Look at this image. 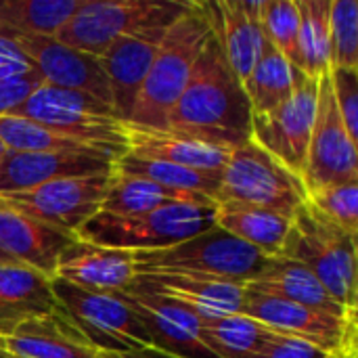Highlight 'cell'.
Instances as JSON below:
<instances>
[{"label": "cell", "mask_w": 358, "mask_h": 358, "mask_svg": "<svg viewBox=\"0 0 358 358\" xmlns=\"http://www.w3.org/2000/svg\"><path fill=\"white\" fill-rule=\"evenodd\" d=\"M214 34L233 73L243 82L264 48L260 0H220L206 4Z\"/></svg>", "instance_id": "obj_21"}, {"label": "cell", "mask_w": 358, "mask_h": 358, "mask_svg": "<svg viewBox=\"0 0 358 358\" xmlns=\"http://www.w3.org/2000/svg\"><path fill=\"white\" fill-rule=\"evenodd\" d=\"M0 348L19 358H96L99 350L65 317L61 306L44 317L21 323L0 338Z\"/></svg>", "instance_id": "obj_22"}, {"label": "cell", "mask_w": 358, "mask_h": 358, "mask_svg": "<svg viewBox=\"0 0 358 358\" xmlns=\"http://www.w3.org/2000/svg\"><path fill=\"white\" fill-rule=\"evenodd\" d=\"M134 262L136 275L149 271H176L250 283L264 271L268 258L214 224L172 248L134 252Z\"/></svg>", "instance_id": "obj_6"}, {"label": "cell", "mask_w": 358, "mask_h": 358, "mask_svg": "<svg viewBox=\"0 0 358 358\" xmlns=\"http://www.w3.org/2000/svg\"><path fill=\"white\" fill-rule=\"evenodd\" d=\"M275 334V329L243 313L199 319L201 342L220 358L256 357Z\"/></svg>", "instance_id": "obj_29"}, {"label": "cell", "mask_w": 358, "mask_h": 358, "mask_svg": "<svg viewBox=\"0 0 358 358\" xmlns=\"http://www.w3.org/2000/svg\"><path fill=\"white\" fill-rule=\"evenodd\" d=\"M130 285L168 298L193 310L199 319H203L216 315L243 313L248 283L197 275V273L149 271V273H138Z\"/></svg>", "instance_id": "obj_16"}, {"label": "cell", "mask_w": 358, "mask_h": 358, "mask_svg": "<svg viewBox=\"0 0 358 358\" xmlns=\"http://www.w3.org/2000/svg\"><path fill=\"white\" fill-rule=\"evenodd\" d=\"M115 296L138 317L151 346L172 358H220L199 338V317L155 294L128 285Z\"/></svg>", "instance_id": "obj_15"}, {"label": "cell", "mask_w": 358, "mask_h": 358, "mask_svg": "<svg viewBox=\"0 0 358 358\" xmlns=\"http://www.w3.org/2000/svg\"><path fill=\"white\" fill-rule=\"evenodd\" d=\"M57 308L59 302L48 277L25 266L0 264V338L10 336L21 323Z\"/></svg>", "instance_id": "obj_25"}, {"label": "cell", "mask_w": 358, "mask_h": 358, "mask_svg": "<svg viewBox=\"0 0 358 358\" xmlns=\"http://www.w3.org/2000/svg\"><path fill=\"white\" fill-rule=\"evenodd\" d=\"M331 92L348 136L358 138V69H331Z\"/></svg>", "instance_id": "obj_37"}, {"label": "cell", "mask_w": 358, "mask_h": 358, "mask_svg": "<svg viewBox=\"0 0 358 358\" xmlns=\"http://www.w3.org/2000/svg\"><path fill=\"white\" fill-rule=\"evenodd\" d=\"M252 292L264 294V296H275L287 302H296L306 308H315L334 317H348L350 313L344 308L325 287L323 283L300 262L289 260V258H268L264 271L245 285Z\"/></svg>", "instance_id": "obj_24"}, {"label": "cell", "mask_w": 358, "mask_h": 358, "mask_svg": "<svg viewBox=\"0 0 358 358\" xmlns=\"http://www.w3.org/2000/svg\"><path fill=\"white\" fill-rule=\"evenodd\" d=\"M243 315L260 321L262 325L304 340L327 355L357 358V313L340 319L315 308L300 306L275 296H264L245 287Z\"/></svg>", "instance_id": "obj_10"}, {"label": "cell", "mask_w": 358, "mask_h": 358, "mask_svg": "<svg viewBox=\"0 0 358 358\" xmlns=\"http://www.w3.org/2000/svg\"><path fill=\"white\" fill-rule=\"evenodd\" d=\"M306 195L327 185L358 182V149L348 136L334 101L329 71L319 78L317 113L306 166L300 174Z\"/></svg>", "instance_id": "obj_12"}, {"label": "cell", "mask_w": 358, "mask_h": 358, "mask_svg": "<svg viewBox=\"0 0 358 358\" xmlns=\"http://www.w3.org/2000/svg\"><path fill=\"white\" fill-rule=\"evenodd\" d=\"M358 67V2H329V71Z\"/></svg>", "instance_id": "obj_34"}, {"label": "cell", "mask_w": 358, "mask_h": 358, "mask_svg": "<svg viewBox=\"0 0 358 358\" xmlns=\"http://www.w3.org/2000/svg\"><path fill=\"white\" fill-rule=\"evenodd\" d=\"M216 227L256 248L262 256L277 258L289 233L292 216L235 201H216Z\"/></svg>", "instance_id": "obj_26"}, {"label": "cell", "mask_w": 358, "mask_h": 358, "mask_svg": "<svg viewBox=\"0 0 358 358\" xmlns=\"http://www.w3.org/2000/svg\"><path fill=\"white\" fill-rule=\"evenodd\" d=\"M300 13L298 52L300 71L308 78H321L329 71V2L296 0Z\"/></svg>", "instance_id": "obj_32"}, {"label": "cell", "mask_w": 358, "mask_h": 358, "mask_svg": "<svg viewBox=\"0 0 358 358\" xmlns=\"http://www.w3.org/2000/svg\"><path fill=\"white\" fill-rule=\"evenodd\" d=\"M329 355L319 350L317 346L304 342V340H298V338H292L287 334H275L273 340L252 358H327Z\"/></svg>", "instance_id": "obj_39"}, {"label": "cell", "mask_w": 358, "mask_h": 358, "mask_svg": "<svg viewBox=\"0 0 358 358\" xmlns=\"http://www.w3.org/2000/svg\"><path fill=\"white\" fill-rule=\"evenodd\" d=\"M0 358H19V357H15V355H10V352H6L4 348H0Z\"/></svg>", "instance_id": "obj_43"}, {"label": "cell", "mask_w": 358, "mask_h": 358, "mask_svg": "<svg viewBox=\"0 0 358 358\" xmlns=\"http://www.w3.org/2000/svg\"><path fill=\"white\" fill-rule=\"evenodd\" d=\"M306 78L298 67H294L268 40L256 61L252 73L241 82L245 96L252 107V115L268 113L285 103L296 86Z\"/></svg>", "instance_id": "obj_28"}, {"label": "cell", "mask_w": 358, "mask_h": 358, "mask_svg": "<svg viewBox=\"0 0 358 358\" xmlns=\"http://www.w3.org/2000/svg\"><path fill=\"white\" fill-rule=\"evenodd\" d=\"M50 285L65 317L99 352L126 355L153 348L138 317L115 294L86 292L59 277H52Z\"/></svg>", "instance_id": "obj_8"}, {"label": "cell", "mask_w": 358, "mask_h": 358, "mask_svg": "<svg viewBox=\"0 0 358 358\" xmlns=\"http://www.w3.org/2000/svg\"><path fill=\"white\" fill-rule=\"evenodd\" d=\"M115 172L147 178L151 182H157L168 189H178V191H189L197 195H206L216 201L220 180H222V170L220 172H206V170H193V168H182L174 164H164V162H153V159H143L134 157L128 151L115 159L113 164Z\"/></svg>", "instance_id": "obj_31"}, {"label": "cell", "mask_w": 358, "mask_h": 358, "mask_svg": "<svg viewBox=\"0 0 358 358\" xmlns=\"http://www.w3.org/2000/svg\"><path fill=\"white\" fill-rule=\"evenodd\" d=\"M42 84H44V80L36 69L15 73V76H8V78H0V117L10 115Z\"/></svg>", "instance_id": "obj_38"}, {"label": "cell", "mask_w": 358, "mask_h": 358, "mask_svg": "<svg viewBox=\"0 0 358 358\" xmlns=\"http://www.w3.org/2000/svg\"><path fill=\"white\" fill-rule=\"evenodd\" d=\"M10 115L31 120L65 138L109 155L113 162L128 151L126 124L113 107L86 92L42 84Z\"/></svg>", "instance_id": "obj_5"}, {"label": "cell", "mask_w": 358, "mask_h": 358, "mask_svg": "<svg viewBox=\"0 0 358 358\" xmlns=\"http://www.w3.org/2000/svg\"><path fill=\"white\" fill-rule=\"evenodd\" d=\"M327 358H344V357H338V355H329Z\"/></svg>", "instance_id": "obj_44"}, {"label": "cell", "mask_w": 358, "mask_h": 358, "mask_svg": "<svg viewBox=\"0 0 358 358\" xmlns=\"http://www.w3.org/2000/svg\"><path fill=\"white\" fill-rule=\"evenodd\" d=\"M162 4L159 0H82L55 40L101 57L111 42L143 27Z\"/></svg>", "instance_id": "obj_14"}, {"label": "cell", "mask_w": 358, "mask_h": 358, "mask_svg": "<svg viewBox=\"0 0 358 358\" xmlns=\"http://www.w3.org/2000/svg\"><path fill=\"white\" fill-rule=\"evenodd\" d=\"M168 203H216L214 199L189 191L168 189L147 178L111 170L101 212L113 216H141Z\"/></svg>", "instance_id": "obj_27"}, {"label": "cell", "mask_w": 358, "mask_h": 358, "mask_svg": "<svg viewBox=\"0 0 358 358\" xmlns=\"http://www.w3.org/2000/svg\"><path fill=\"white\" fill-rule=\"evenodd\" d=\"M96 358H172L155 348H143V350H136V352H126V355H103L99 352Z\"/></svg>", "instance_id": "obj_41"}, {"label": "cell", "mask_w": 358, "mask_h": 358, "mask_svg": "<svg viewBox=\"0 0 358 358\" xmlns=\"http://www.w3.org/2000/svg\"><path fill=\"white\" fill-rule=\"evenodd\" d=\"M113 159L90 153H19L6 151L0 166V195L23 193L61 178L96 176L113 170Z\"/></svg>", "instance_id": "obj_19"}, {"label": "cell", "mask_w": 358, "mask_h": 358, "mask_svg": "<svg viewBox=\"0 0 358 358\" xmlns=\"http://www.w3.org/2000/svg\"><path fill=\"white\" fill-rule=\"evenodd\" d=\"M308 203L346 233L358 235V182L315 189L308 193Z\"/></svg>", "instance_id": "obj_36"}, {"label": "cell", "mask_w": 358, "mask_h": 358, "mask_svg": "<svg viewBox=\"0 0 358 358\" xmlns=\"http://www.w3.org/2000/svg\"><path fill=\"white\" fill-rule=\"evenodd\" d=\"M109 176L111 172L61 178L23 193L0 195V203L50 229L76 237L80 227L88 222L96 212H101Z\"/></svg>", "instance_id": "obj_11"}, {"label": "cell", "mask_w": 358, "mask_h": 358, "mask_svg": "<svg viewBox=\"0 0 358 358\" xmlns=\"http://www.w3.org/2000/svg\"><path fill=\"white\" fill-rule=\"evenodd\" d=\"M308 195L298 174L289 172L252 138L231 151L216 201H235L294 216Z\"/></svg>", "instance_id": "obj_7"}, {"label": "cell", "mask_w": 358, "mask_h": 358, "mask_svg": "<svg viewBox=\"0 0 358 358\" xmlns=\"http://www.w3.org/2000/svg\"><path fill=\"white\" fill-rule=\"evenodd\" d=\"M260 23L264 38L294 65L300 69L298 31L300 13L296 0H260Z\"/></svg>", "instance_id": "obj_35"}, {"label": "cell", "mask_w": 358, "mask_h": 358, "mask_svg": "<svg viewBox=\"0 0 358 358\" xmlns=\"http://www.w3.org/2000/svg\"><path fill=\"white\" fill-rule=\"evenodd\" d=\"M73 239L0 203V264L25 266L52 279L61 252Z\"/></svg>", "instance_id": "obj_20"}, {"label": "cell", "mask_w": 358, "mask_h": 358, "mask_svg": "<svg viewBox=\"0 0 358 358\" xmlns=\"http://www.w3.org/2000/svg\"><path fill=\"white\" fill-rule=\"evenodd\" d=\"M82 0H0V29L13 38H55Z\"/></svg>", "instance_id": "obj_30"}, {"label": "cell", "mask_w": 358, "mask_h": 358, "mask_svg": "<svg viewBox=\"0 0 358 358\" xmlns=\"http://www.w3.org/2000/svg\"><path fill=\"white\" fill-rule=\"evenodd\" d=\"M17 42L31 61L34 69L42 76L44 84L63 90L86 92L111 105L109 80L99 57L69 48L55 38L19 36Z\"/></svg>", "instance_id": "obj_17"}, {"label": "cell", "mask_w": 358, "mask_h": 358, "mask_svg": "<svg viewBox=\"0 0 358 358\" xmlns=\"http://www.w3.org/2000/svg\"><path fill=\"white\" fill-rule=\"evenodd\" d=\"M281 258L304 264L348 310H357V237L317 212L308 199L292 216Z\"/></svg>", "instance_id": "obj_3"}, {"label": "cell", "mask_w": 358, "mask_h": 358, "mask_svg": "<svg viewBox=\"0 0 358 358\" xmlns=\"http://www.w3.org/2000/svg\"><path fill=\"white\" fill-rule=\"evenodd\" d=\"M214 224L216 203H168L141 216L96 212L76 237L115 250L155 252L191 239Z\"/></svg>", "instance_id": "obj_4"}, {"label": "cell", "mask_w": 358, "mask_h": 358, "mask_svg": "<svg viewBox=\"0 0 358 358\" xmlns=\"http://www.w3.org/2000/svg\"><path fill=\"white\" fill-rule=\"evenodd\" d=\"M317 90L319 78L306 76L277 109L252 115V141L298 176L306 166L317 113Z\"/></svg>", "instance_id": "obj_13"}, {"label": "cell", "mask_w": 358, "mask_h": 358, "mask_svg": "<svg viewBox=\"0 0 358 358\" xmlns=\"http://www.w3.org/2000/svg\"><path fill=\"white\" fill-rule=\"evenodd\" d=\"M212 36V19L206 2H189L182 15L168 27L159 50L141 86L128 126L166 130L168 115L182 94L193 67Z\"/></svg>", "instance_id": "obj_2"}, {"label": "cell", "mask_w": 358, "mask_h": 358, "mask_svg": "<svg viewBox=\"0 0 358 358\" xmlns=\"http://www.w3.org/2000/svg\"><path fill=\"white\" fill-rule=\"evenodd\" d=\"M166 130L227 149H235L252 138L250 101L241 80L224 59L214 27L189 84L168 115Z\"/></svg>", "instance_id": "obj_1"}, {"label": "cell", "mask_w": 358, "mask_h": 358, "mask_svg": "<svg viewBox=\"0 0 358 358\" xmlns=\"http://www.w3.org/2000/svg\"><path fill=\"white\" fill-rule=\"evenodd\" d=\"M55 277L96 294L126 289L136 277L134 252L73 239L59 256Z\"/></svg>", "instance_id": "obj_18"}, {"label": "cell", "mask_w": 358, "mask_h": 358, "mask_svg": "<svg viewBox=\"0 0 358 358\" xmlns=\"http://www.w3.org/2000/svg\"><path fill=\"white\" fill-rule=\"evenodd\" d=\"M29 69H34V65L27 59V55L21 50L17 38L0 29V78H8Z\"/></svg>", "instance_id": "obj_40"}, {"label": "cell", "mask_w": 358, "mask_h": 358, "mask_svg": "<svg viewBox=\"0 0 358 358\" xmlns=\"http://www.w3.org/2000/svg\"><path fill=\"white\" fill-rule=\"evenodd\" d=\"M126 141H128V153L134 157L174 164L193 170H206V172L224 170L233 151L227 147L191 141L170 130H147L128 124H126Z\"/></svg>", "instance_id": "obj_23"}, {"label": "cell", "mask_w": 358, "mask_h": 358, "mask_svg": "<svg viewBox=\"0 0 358 358\" xmlns=\"http://www.w3.org/2000/svg\"><path fill=\"white\" fill-rule=\"evenodd\" d=\"M0 141L4 143L8 151H19V153H90V155L109 157L96 149H90L82 143L65 138L19 115L0 117Z\"/></svg>", "instance_id": "obj_33"}, {"label": "cell", "mask_w": 358, "mask_h": 358, "mask_svg": "<svg viewBox=\"0 0 358 358\" xmlns=\"http://www.w3.org/2000/svg\"><path fill=\"white\" fill-rule=\"evenodd\" d=\"M6 151H8V149H6L4 143L0 141V166H2V162H4V157H6Z\"/></svg>", "instance_id": "obj_42"}, {"label": "cell", "mask_w": 358, "mask_h": 358, "mask_svg": "<svg viewBox=\"0 0 358 358\" xmlns=\"http://www.w3.org/2000/svg\"><path fill=\"white\" fill-rule=\"evenodd\" d=\"M189 2H164L162 8L138 29L111 42L99 57L111 88V107L117 120L128 122L141 86L159 50L168 27L182 15Z\"/></svg>", "instance_id": "obj_9"}]
</instances>
